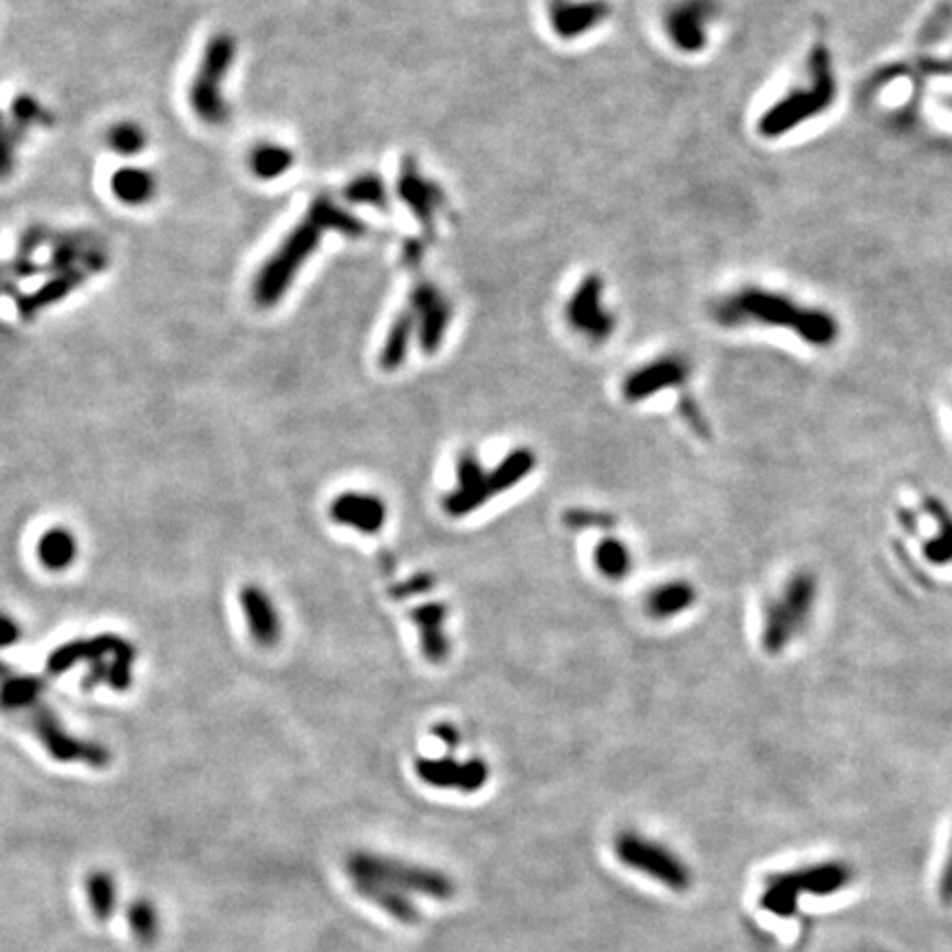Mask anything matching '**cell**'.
Wrapping results in <instances>:
<instances>
[{
  "label": "cell",
  "instance_id": "obj_1",
  "mask_svg": "<svg viewBox=\"0 0 952 952\" xmlns=\"http://www.w3.org/2000/svg\"><path fill=\"white\" fill-rule=\"evenodd\" d=\"M721 323L736 325L756 321L771 327H787L797 332L805 343L814 347H829L838 340V323L825 311L803 309L782 295L765 291H747L736 300H730L721 313Z\"/></svg>",
  "mask_w": 952,
  "mask_h": 952
},
{
  "label": "cell",
  "instance_id": "obj_2",
  "mask_svg": "<svg viewBox=\"0 0 952 952\" xmlns=\"http://www.w3.org/2000/svg\"><path fill=\"white\" fill-rule=\"evenodd\" d=\"M325 232H329L327 225L317 219L313 210H306L304 219L287 234V239L263 263L254 278L252 298L260 309H271L285 298L298 271L321 245Z\"/></svg>",
  "mask_w": 952,
  "mask_h": 952
},
{
  "label": "cell",
  "instance_id": "obj_3",
  "mask_svg": "<svg viewBox=\"0 0 952 952\" xmlns=\"http://www.w3.org/2000/svg\"><path fill=\"white\" fill-rule=\"evenodd\" d=\"M819 597V580L812 571L793 573L782 593L765 608L763 649L769 655H780L785 647L810 624Z\"/></svg>",
  "mask_w": 952,
  "mask_h": 952
},
{
  "label": "cell",
  "instance_id": "obj_4",
  "mask_svg": "<svg viewBox=\"0 0 952 952\" xmlns=\"http://www.w3.org/2000/svg\"><path fill=\"white\" fill-rule=\"evenodd\" d=\"M854 873L843 862H823L816 867H805L797 871H787L771 875L761 893V908L789 919L799 910V897L803 893H812L819 897L834 895L849 886Z\"/></svg>",
  "mask_w": 952,
  "mask_h": 952
},
{
  "label": "cell",
  "instance_id": "obj_5",
  "mask_svg": "<svg viewBox=\"0 0 952 952\" xmlns=\"http://www.w3.org/2000/svg\"><path fill=\"white\" fill-rule=\"evenodd\" d=\"M236 60V40L230 34H214L201 56L197 76L188 89V104L195 117L212 128H219L230 117V106L223 95V82Z\"/></svg>",
  "mask_w": 952,
  "mask_h": 952
},
{
  "label": "cell",
  "instance_id": "obj_6",
  "mask_svg": "<svg viewBox=\"0 0 952 952\" xmlns=\"http://www.w3.org/2000/svg\"><path fill=\"white\" fill-rule=\"evenodd\" d=\"M351 882H373L402 895H428L432 899H448L454 893L450 878L439 871L404 864L375 854H353L347 860Z\"/></svg>",
  "mask_w": 952,
  "mask_h": 952
},
{
  "label": "cell",
  "instance_id": "obj_7",
  "mask_svg": "<svg viewBox=\"0 0 952 952\" xmlns=\"http://www.w3.org/2000/svg\"><path fill=\"white\" fill-rule=\"evenodd\" d=\"M23 715L27 717L30 730L36 734V739L54 761L84 763L95 769H104L111 763V752L104 745L69 734L56 712L43 699L27 708Z\"/></svg>",
  "mask_w": 952,
  "mask_h": 952
},
{
  "label": "cell",
  "instance_id": "obj_8",
  "mask_svg": "<svg viewBox=\"0 0 952 952\" xmlns=\"http://www.w3.org/2000/svg\"><path fill=\"white\" fill-rule=\"evenodd\" d=\"M615 856L624 867L653 878L671 891H686L690 886V871L686 864L671 849L640 834H619L615 838Z\"/></svg>",
  "mask_w": 952,
  "mask_h": 952
},
{
  "label": "cell",
  "instance_id": "obj_9",
  "mask_svg": "<svg viewBox=\"0 0 952 952\" xmlns=\"http://www.w3.org/2000/svg\"><path fill=\"white\" fill-rule=\"evenodd\" d=\"M834 97V80L825 51H816L814 56V86L812 91L791 93L778 106H774L761 121L763 135H782L789 128L799 126V121L819 115Z\"/></svg>",
  "mask_w": 952,
  "mask_h": 952
},
{
  "label": "cell",
  "instance_id": "obj_10",
  "mask_svg": "<svg viewBox=\"0 0 952 952\" xmlns=\"http://www.w3.org/2000/svg\"><path fill=\"white\" fill-rule=\"evenodd\" d=\"M415 771L419 780L430 787L458 789L463 793L479 791L490 778V769L481 758H469L465 763H456L454 758H417Z\"/></svg>",
  "mask_w": 952,
  "mask_h": 952
},
{
  "label": "cell",
  "instance_id": "obj_11",
  "mask_svg": "<svg viewBox=\"0 0 952 952\" xmlns=\"http://www.w3.org/2000/svg\"><path fill=\"white\" fill-rule=\"evenodd\" d=\"M128 645L130 642L119 638L117 632H100L91 640H71V642L58 647L56 651H51V655L47 658V671L54 677H58L82 662H89L93 666V664L113 660Z\"/></svg>",
  "mask_w": 952,
  "mask_h": 952
},
{
  "label": "cell",
  "instance_id": "obj_12",
  "mask_svg": "<svg viewBox=\"0 0 952 952\" xmlns=\"http://www.w3.org/2000/svg\"><path fill=\"white\" fill-rule=\"evenodd\" d=\"M334 523L356 530L367 536H375L386 525V503L369 492H343L329 506Z\"/></svg>",
  "mask_w": 952,
  "mask_h": 952
},
{
  "label": "cell",
  "instance_id": "obj_13",
  "mask_svg": "<svg viewBox=\"0 0 952 952\" xmlns=\"http://www.w3.org/2000/svg\"><path fill=\"white\" fill-rule=\"evenodd\" d=\"M686 380H688V369L684 360L662 358L626 378L624 397L628 402H642L666 388L682 386Z\"/></svg>",
  "mask_w": 952,
  "mask_h": 952
},
{
  "label": "cell",
  "instance_id": "obj_14",
  "mask_svg": "<svg viewBox=\"0 0 952 952\" xmlns=\"http://www.w3.org/2000/svg\"><path fill=\"white\" fill-rule=\"evenodd\" d=\"M239 602L249 628L252 640L263 647L271 649L280 640V617L278 611L269 597V593L256 584H245L239 593Z\"/></svg>",
  "mask_w": 952,
  "mask_h": 952
},
{
  "label": "cell",
  "instance_id": "obj_15",
  "mask_svg": "<svg viewBox=\"0 0 952 952\" xmlns=\"http://www.w3.org/2000/svg\"><path fill=\"white\" fill-rule=\"evenodd\" d=\"M448 608L441 602H426L410 611V619L419 630L421 655L430 664H443L450 655V640L445 635Z\"/></svg>",
  "mask_w": 952,
  "mask_h": 952
},
{
  "label": "cell",
  "instance_id": "obj_16",
  "mask_svg": "<svg viewBox=\"0 0 952 952\" xmlns=\"http://www.w3.org/2000/svg\"><path fill=\"white\" fill-rule=\"evenodd\" d=\"M597 295H600L597 280H587V285L580 287L578 295L569 306V321L578 332H582L593 343H604L613 332V321L602 309Z\"/></svg>",
  "mask_w": 952,
  "mask_h": 952
},
{
  "label": "cell",
  "instance_id": "obj_17",
  "mask_svg": "<svg viewBox=\"0 0 952 952\" xmlns=\"http://www.w3.org/2000/svg\"><path fill=\"white\" fill-rule=\"evenodd\" d=\"M91 274H95L93 267H76L69 271H60L54 274V278L49 282H45L40 289L27 293L25 298L19 300V311L25 317V321H32L36 313H40L43 309H47L49 304L60 302L65 295H69L71 291H76Z\"/></svg>",
  "mask_w": 952,
  "mask_h": 952
},
{
  "label": "cell",
  "instance_id": "obj_18",
  "mask_svg": "<svg viewBox=\"0 0 952 952\" xmlns=\"http://www.w3.org/2000/svg\"><path fill=\"white\" fill-rule=\"evenodd\" d=\"M924 512L932 519L937 534L921 543L924 558L934 567L952 565V512L937 497L924 499Z\"/></svg>",
  "mask_w": 952,
  "mask_h": 952
},
{
  "label": "cell",
  "instance_id": "obj_19",
  "mask_svg": "<svg viewBox=\"0 0 952 952\" xmlns=\"http://www.w3.org/2000/svg\"><path fill=\"white\" fill-rule=\"evenodd\" d=\"M111 193L113 197L128 206V208H139L146 206L154 199L156 195V179L150 171L139 169V166H124L117 169L111 177Z\"/></svg>",
  "mask_w": 952,
  "mask_h": 952
},
{
  "label": "cell",
  "instance_id": "obj_20",
  "mask_svg": "<svg viewBox=\"0 0 952 952\" xmlns=\"http://www.w3.org/2000/svg\"><path fill=\"white\" fill-rule=\"evenodd\" d=\"M415 304H417V309L421 313V321H423L421 332H419V343L426 349V353H434L443 343V334H445V327L450 321V313H448L443 300H439L437 291H432L428 287L417 293Z\"/></svg>",
  "mask_w": 952,
  "mask_h": 952
},
{
  "label": "cell",
  "instance_id": "obj_21",
  "mask_svg": "<svg viewBox=\"0 0 952 952\" xmlns=\"http://www.w3.org/2000/svg\"><path fill=\"white\" fill-rule=\"evenodd\" d=\"M697 600V591L686 580H673L660 584L647 595V613L655 619H671L688 611Z\"/></svg>",
  "mask_w": 952,
  "mask_h": 952
},
{
  "label": "cell",
  "instance_id": "obj_22",
  "mask_svg": "<svg viewBox=\"0 0 952 952\" xmlns=\"http://www.w3.org/2000/svg\"><path fill=\"white\" fill-rule=\"evenodd\" d=\"M536 467V454L532 448H514L508 452L492 472H488V486L492 490V497L503 495L512 488H516L527 474H532Z\"/></svg>",
  "mask_w": 952,
  "mask_h": 952
},
{
  "label": "cell",
  "instance_id": "obj_23",
  "mask_svg": "<svg viewBox=\"0 0 952 952\" xmlns=\"http://www.w3.org/2000/svg\"><path fill=\"white\" fill-rule=\"evenodd\" d=\"M704 16H708V3L704 0H690L671 14L669 34L682 49L695 51L704 45Z\"/></svg>",
  "mask_w": 952,
  "mask_h": 952
},
{
  "label": "cell",
  "instance_id": "obj_24",
  "mask_svg": "<svg viewBox=\"0 0 952 952\" xmlns=\"http://www.w3.org/2000/svg\"><path fill=\"white\" fill-rule=\"evenodd\" d=\"M78 558V538L67 527H51L38 541V560L47 571H67Z\"/></svg>",
  "mask_w": 952,
  "mask_h": 952
},
{
  "label": "cell",
  "instance_id": "obj_25",
  "mask_svg": "<svg viewBox=\"0 0 952 952\" xmlns=\"http://www.w3.org/2000/svg\"><path fill=\"white\" fill-rule=\"evenodd\" d=\"M351 884L367 902L375 904L378 908L388 913L393 919H397L402 924H417L419 921V910L410 897L395 893L386 886L373 884V882H351Z\"/></svg>",
  "mask_w": 952,
  "mask_h": 952
},
{
  "label": "cell",
  "instance_id": "obj_26",
  "mask_svg": "<svg viewBox=\"0 0 952 952\" xmlns=\"http://www.w3.org/2000/svg\"><path fill=\"white\" fill-rule=\"evenodd\" d=\"M293 166V152L280 143H258L249 152V171L260 182H274L287 175Z\"/></svg>",
  "mask_w": 952,
  "mask_h": 952
},
{
  "label": "cell",
  "instance_id": "obj_27",
  "mask_svg": "<svg viewBox=\"0 0 952 952\" xmlns=\"http://www.w3.org/2000/svg\"><path fill=\"white\" fill-rule=\"evenodd\" d=\"M593 562L597 571L608 580H622L632 569V556L624 541L615 536L602 538L593 549Z\"/></svg>",
  "mask_w": 952,
  "mask_h": 952
},
{
  "label": "cell",
  "instance_id": "obj_28",
  "mask_svg": "<svg viewBox=\"0 0 952 952\" xmlns=\"http://www.w3.org/2000/svg\"><path fill=\"white\" fill-rule=\"evenodd\" d=\"M606 8L602 3H582V5H558L554 10V25L558 34L571 38L573 34L587 32L597 21H602Z\"/></svg>",
  "mask_w": 952,
  "mask_h": 952
},
{
  "label": "cell",
  "instance_id": "obj_29",
  "mask_svg": "<svg viewBox=\"0 0 952 952\" xmlns=\"http://www.w3.org/2000/svg\"><path fill=\"white\" fill-rule=\"evenodd\" d=\"M84 891L95 919L106 924L113 917L117 904L115 878L108 871H93L84 878Z\"/></svg>",
  "mask_w": 952,
  "mask_h": 952
},
{
  "label": "cell",
  "instance_id": "obj_30",
  "mask_svg": "<svg viewBox=\"0 0 952 952\" xmlns=\"http://www.w3.org/2000/svg\"><path fill=\"white\" fill-rule=\"evenodd\" d=\"M413 325H415L413 315H402L399 321L391 327L386 343L382 347V353H380V364L384 371H395L404 364V360L408 356Z\"/></svg>",
  "mask_w": 952,
  "mask_h": 952
},
{
  "label": "cell",
  "instance_id": "obj_31",
  "mask_svg": "<svg viewBox=\"0 0 952 952\" xmlns=\"http://www.w3.org/2000/svg\"><path fill=\"white\" fill-rule=\"evenodd\" d=\"M106 143L113 152L121 154V156H135L139 152L146 150L148 146V132L141 124L126 119V121H117L115 126L108 128L106 132Z\"/></svg>",
  "mask_w": 952,
  "mask_h": 952
},
{
  "label": "cell",
  "instance_id": "obj_32",
  "mask_svg": "<svg viewBox=\"0 0 952 952\" xmlns=\"http://www.w3.org/2000/svg\"><path fill=\"white\" fill-rule=\"evenodd\" d=\"M126 919H128V928H130L132 937L141 945L154 943V939L159 934V915H156V908L146 897H137L135 902L128 904Z\"/></svg>",
  "mask_w": 952,
  "mask_h": 952
},
{
  "label": "cell",
  "instance_id": "obj_33",
  "mask_svg": "<svg viewBox=\"0 0 952 952\" xmlns=\"http://www.w3.org/2000/svg\"><path fill=\"white\" fill-rule=\"evenodd\" d=\"M490 499H492V490L488 484L476 488H454L452 492L445 495L443 510L452 519H463L476 510H481Z\"/></svg>",
  "mask_w": 952,
  "mask_h": 952
},
{
  "label": "cell",
  "instance_id": "obj_34",
  "mask_svg": "<svg viewBox=\"0 0 952 952\" xmlns=\"http://www.w3.org/2000/svg\"><path fill=\"white\" fill-rule=\"evenodd\" d=\"M399 193H402L404 201H408L410 208H413L417 214H421L423 219H430V210H432V204L437 201V195H434V190H432L426 182H421V179H419L410 169H408V171L404 169V173H402Z\"/></svg>",
  "mask_w": 952,
  "mask_h": 952
},
{
  "label": "cell",
  "instance_id": "obj_35",
  "mask_svg": "<svg viewBox=\"0 0 952 952\" xmlns=\"http://www.w3.org/2000/svg\"><path fill=\"white\" fill-rule=\"evenodd\" d=\"M565 525L571 532H591V530H611L615 525V516L604 510H587V508H573L567 510L562 516Z\"/></svg>",
  "mask_w": 952,
  "mask_h": 952
},
{
  "label": "cell",
  "instance_id": "obj_36",
  "mask_svg": "<svg viewBox=\"0 0 952 952\" xmlns=\"http://www.w3.org/2000/svg\"><path fill=\"white\" fill-rule=\"evenodd\" d=\"M488 484V472L479 456L465 450L456 458V488H476Z\"/></svg>",
  "mask_w": 952,
  "mask_h": 952
},
{
  "label": "cell",
  "instance_id": "obj_37",
  "mask_svg": "<svg viewBox=\"0 0 952 952\" xmlns=\"http://www.w3.org/2000/svg\"><path fill=\"white\" fill-rule=\"evenodd\" d=\"M347 199L364 206H384V184L375 175H364L347 186Z\"/></svg>",
  "mask_w": 952,
  "mask_h": 952
},
{
  "label": "cell",
  "instance_id": "obj_38",
  "mask_svg": "<svg viewBox=\"0 0 952 952\" xmlns=\"http://www.w3.org/2000/svg\"><path fill=\"white\" fill-rule=\"evenodd\" d=\"M43 115L45 113H43V106H40L38 100H34L32 95H19L12 102V119H10V124H12L14 130L23 132V130L40 124Z\"/></svg>",
  "mask_w": 952,
  "mask_h": 952
},
{
  "label": "cell",
  "instance_id": "obj_39",
  "mask_svg": "<svg viewBox=\"0 0 952 952\" xmlns=\"http://www.w3.org/2000/svg\"><path fill=\"white\" fill-rule=\"evenodd\" d=\"M14 148H16V130L0 113V179H8L14 171Z\"/></svg>",
  "mask_w": 952,
  "mask_h": 952
},
{
  "label": "cell",
  "instance_id": "obj_40",
  "mask_svg": "<svg viewBox=\"0 0 952 952\" xmlns=\"http://www.w3.org/2000/svg\"><path fill=\"white\" fill-rule=\"evenodd\" d=\"M432 587H434V576H430V573H415L413 578L391 587V595L395 600H408V597L423 595V593L432 591Z\"/></svg>",
  "mask_w": 952,
  "mask_h": 952
},
{
  "label": "cell",
  "instance_id": "obj_41",
  "mask_svg": "<svg viewBox=\"0 0 952 952\" xmlns=\"http://www.w3.org/2000/svg\"><path fill=\"white\" fill-rule=\"evenodd\" d=\"M680 413L686 419V423L699 434V437H710V428H708V419L701 413V408L697 406V402L693 397H682L680 399Z\"/></svg>",
  "mask_w": 952,
  "mask_h": 952
},
{
  "label": "cell",
  "instance_id": "obj_42",
  "mask_svg": "<svg viewBox=\"0 0 952 952\" xmlns=\"http://www.w3.org/2000/svg\"><path fill=\"white\" fill-rule=\"evenodd\" d=\"M21 638H23L21 624L12 615L0 613V649L14 647L16 642H21Z\"/></svg>",
  "mask_w": 952,
  "mask_h": 952
},
{
  "label": "cell",
  "instance_id": "obj_43",
  "mask_svg": "<svg viewBox=\"0 0 952 952\" xmlns=\"http://www.w3.org/2000/svg\"><path fill=\"white\" fill-rule=\"evenodd\" d=\"M939 897L945 906H952V843H950V854L945 860V867L941 871V880H939Z\"/></svg>",
  "mask_w": 952,
  "mask_h": 952
},
{
  "label": "cell",
  "instance_id": "obj_44",
  "mask_svg": "<svg viewBox=\"0 0 952 952\" xmlns=\"http://www.w3.org/2000/svg\"><path fill=\"white\" fill-rule=\"evenodd\" d=\"M432 734H434L439 741H443L448 747H456V745L461 743V732H458V728H454V725L448 723V721L437 723V725L432 728Z\"/></svg>",
  "mask_w": 952,
  "mask_h": 952
}]
</instances>
